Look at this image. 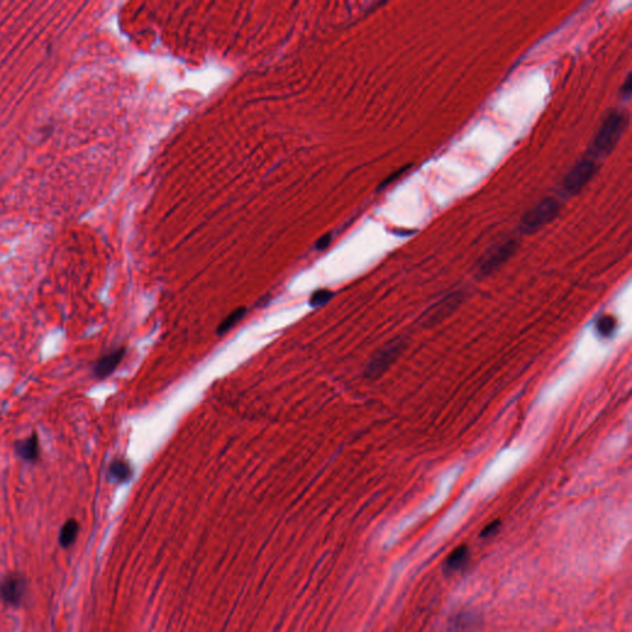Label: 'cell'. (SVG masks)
<instances>
[{
	"label": "cell",
	"instance_id": "6da1fadb",
	"mask_svg": "<svg viewBox=\"0 0 632 632\" xmlns=\"http://www.w3.org/2000/svg\"><path fill=\"white\" fill-rule=\"evenodd\" d=\"M626 121V116L622 111H612L606 116L593 143V152L596 156L604 157L612 153L622 139Z\"/></svg>",
	"mask_w": 632,
	"mask_h": 632
},
{
	"label": "cell",
	"instance_id": "7a4b0ae2",
	"mask_svg": "<svg viewBox=\"0 0 632 632\" xmlns=\"http://www.w3.org/2000/svg\"><path fill=\"white\" fill-rule=\"evenodd\" d=\"M559 209H561V205L556 199H545L524 216L523 221H521V230L528 235L538 232L557 218Z\"/></svg>",
	"mask_w": 632,
	"mask_h": 632
},
{
	"label": "cell",
	"instance_id": "3957f363",
	"mask_svg": "<svg viewBox=\"0 0 632 632\" xmlns=\"http://www.w3.org/2000/svg\"><path fill=\"white\" fill-rule=\"evenodd\" d=\"M596 172V164L594 160L585 158L570 169V172L564 177L563 190L570 195L580 193Z\"/></svg>",
	"mask_w": 632,
	"mask_h": 632
},
{
	"label": "cell",
	"instance_id": "277c9868",
	"mask_svg": "<svg viewBox=\"0 0 632 632\" xmlns=\"http://www.w3.org/2000/svg\"><path fill=\"white\" fill-rule=\"evenodd\" d=\"M404 344L402 341L394 340L384 346L381 350L378 351L366 368V377L368 379H377L387 372L388 368L392 366L398 356L400 355Z\"/></svg>",
	"mask_w": 632,
	"mask_h": 632
},
{
	"label": "cell",
	"instance_id": "5b68a950",
	"mask_svg": "<svg viewBox=\"0 0 632 632\" xmlns=\"http://www.w3.org/2000/svg\"><path fill=\"white\" fill-rule=\"evenodd\" d=\"M517 250V242L515 240H507L500 245L491 248L482 261L478 273L482 277L489 276L491 273L496 271L499 267L503 266Z\"/></svg>",
	"mask_w": 632,
	"mask_h": 632
},
{
	"label": "cell",
	"instance_id": "8992f818",
	"mask_svg": "<svg viewBox=\"0 0 632 632\" xmlns=\"http://www.w3.org/2000/svg\"><path fill=\"white\" fill-rule=\"evenodd\" d=\"M462 303V295L461 294H451L449 297L440 300L439 303L435 304L431 308L428 309L426 313L423 314L421 318V323L425 326H433V325L439 324L444 319H447L451 314L455 311L456 309L460 307Z\"/></svg>",
	"mask_w": 632,
	"mask_h": 632
},
{
	"label": "cell",
	"instance_id": "52a82bcc",
	"mask_svg": "<svg viewBox=\"0 0 632 632\" xmlns=\"http://www.w3.org/2000/svg\"><path fill=\"white\" fill-rule=\"evenodd\" d=\"M27 580L20 575H10L0 582V598L8 605L19 606L27 596Z\"/></svg>",
	"mask_w": 632,
	"mask_h": 632
},
{
	"label": "cell",
	"instance_id": "ba28073f",
	"mask_svg": "<svg viewBox=\"0 0 632 632\" xmlns=\"http://www.w3.org/2000/svg\"><path fill=\"white\" fill-rule=\"evenodd\" d=\"M125 349L120 347V349L111 351V352L106 353V355L103 356L101 358L97 360L94 367H93V374H94L95 378L99 379V381H103L105 378L111 376L115 372L116 368L119 367V365H120L122 358L125 357Z\"/></svg>",
	"mask_w": 632,
	"mask_h": 632
},
{
	"label": "cell",
	"instance_id": "9c48e42d",
	"mask_svg": "<svg viewBox=\"0 0 632 632\" xmlns=\"http://www.w3.org/2000/svg\"><path fill=\"white\" fill-rule=\"evenodd\" d=\"M17 456L27 462L35 463L40 458V440L36 434H32L25 440H20L15 444Z\"/></svg>",
	"mask_w": 632,
	"mask_h": 632
},
{
	"label": "cell",
	"instance_id": "30bf717a",
	"mask_svg": "<svg viewBox=\"0 0 632 632\" xmlns=\"http://www.w3.org/2000/svg\"><path fill=\"white\" fill-rule=\"evenodd\" d=\"M470 549L467 546H460L449 554L444 562V570L447 573H457L465 568V566L470 562Z\"/></svg>",
	"mask_w": 632,
	"mask_h": 632
},
{
	"label": "cell",
	"instance_id": "8fae6325",
	"mask_svg": "<svg viewBox=\"0 0 632 632\" xmlns=\"http://www.w3.org/2000/svg\"><path fill=\"white\" fill-rule=\"evenodd\" d=\"M132 467L130 463L125 460H114L109 465L108 470V477L110 481L115 482V483H126L131 479L132 477Z\"/></svg>",
	"mask_w": 632,
	"mask_h": 632
},
{
	"label": "cell",
	"instance_id": "7c38bea8",
	"mask_svg": "<svg viewBox=\"0 0 632 632\" xmlns=\"http://www.w3.org/2000/svg\"><path fill=\"white\" fill-rule=\"evenodd\" d=\"M246 313H247V309H246L245 307H240V308L235 309L234 311H231V313L220 323L218 329H216V334L220 335V336H221V335L227 334L230 330L235 328L236 325L244 320V318L246 316Z\"/></svg>",
	"mask_w": 632,
	"mask_h": 632
},
{
	"label": "cell",
	"instance_id": "4fadbf2b",
	"mask_svg": "<svg viewBox=\"0 0 632 632\" xmlns=\"http://www.w3.org/2000/svg\"><path fill=\"white\" fill-rule=\"evenodd\" d=\"M78 533L79 524L74 519H71L61 528L59 538H58L59 545L62 546L63 549H69V546H72L74 544V541L77 540Z\"/></svg>",
	"mask_w": 632,
	"mask_h": 632
},
{
	"label": "cell",
	"instance_id": "5bb4252c",
	"mask_svg": "<svg viewBox=\"0 0 632 632\" xmlns=\"http://www.w3.org/2000/svg\"><path fill=\"white\" fill-rule=\"evenodd\" d=\"M596 328L603 337H610L617 329V320L610 315H603L596 321Z\"/></svg>",
	"mask_w": 632,
	"mask_h": 632
},
{
	"label": "cell",
	"instance_id": "9a60e30c",
	"mask_svg": "<svg viewBox=\"0 0 632 632\" xmlns=\"http://www.w3.org/2000/svg\"><path fill=\"white\" fill-rule=\"evenodd\" d=\"M332 298H334V293L331 292V290H329V289H319V290H316L311 295L310 305L313 308H320L325 304L329 303Z\"/></svg>",
	"mask_w": 632,
	"mask_h": 632
},
{
	"label": "cell",
	"instance_id": "2e32d148",
	"mask_svg": "<svg viewBox=\"0 0 632 632\" xmlns=\"http://www.w3.org/2000/svg\"><path fill=\"white\" fill-rule=\"evenodd\" d=\"M499 528H500L499 521H493L489 525H486V528H483V531H482V538H488L494 536L498 533Z\"/></svg>",
	"mask_w": 632,
	"mask_h": 632
},
{
	"label": "cell",
	"instance_id": "e0dca14e",
	"mask_svg": "<svg viewBox=\"0 0 632 632\" xmlns=\"http://www.w3.org/2000/svg\"><path fill=\"white\" fill-rule=\"evenodd\" d=\"M330 242H331V236H323V237L316 242V248H318V250H325V248L330 245Z\"/></svg>",
	"mask_w": 632,
	"mask_h": 632
},
{
	"label": "cell",
	"instance_id": "ac0fdd59",
	"mask_svg": "<svg viewBox=\"0 0 632 632\" xmlns=\"http://www.w3.org/2000/svg\"><path fill=\"white\" fill-rule=\"evenodd\" d=\"M631 76L629 74V76H627L626 80H625V83H624V85H622V93L626 95V97H629V95L631 94Z\"/></svg>",
	"mask_w": 632,
	"mask_h": 632
}]
</instances>
